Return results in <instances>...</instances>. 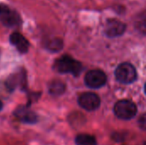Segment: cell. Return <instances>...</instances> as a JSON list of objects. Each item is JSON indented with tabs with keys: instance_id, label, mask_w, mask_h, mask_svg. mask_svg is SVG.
Returning <instances> with one entry per match:
<instances>
[{
	"instance_id": "cell-1",
	"label": "cell",
	"mask_w": 146,
	"mask_h": 145,
	"mask_svg": "<svg viewBox=\"0 0 146 145\" xmlns=\"http://www.w3.org/2000/svg\"><path fill=\"white\" fill-rule=\"evenodd\" d=\"M55 68L57 72L62 73H71L77 76L82 71V65L80 62L74 58L64 56L56 61Z\"/></svg>"
},
{
	"instance_id": "cell-2",
	"label": "cell",
	"mask_w": 146,
	"mask_h": 145,
	"mask_svg": "<svg viewBox=\"0 0 146 145\" xmlns=\"http://www.w3.org/2000/svg\"><path fill=\"white\" fill-rule=\"evenodd\" d=\"M115 74L116 79L122 84H131L137 79V71L135 68L128 62L120 64L115 69Z\"/></svg>"
},
{
	"instance_id": "cell-3",
	"label": "cell",
	"mask_w": 146,
	"mask_h": 145,
	"mask_svg": "<svg viewBox=\"0 0 146 145\" xmlns=\"http://www.w3.org/2000/svg\"><path fill=\"white\" fill-rule=\"evenodd\" d=\"M115 115L121 120H130L137 114V107L134 103L129 100H121L114 107Z\"/></svg>"
},
{
	"instance_id": "cell-4",
	"label": "cell",
	"mask_w": 146,
	"mask_h": 145,
	"mask_svg": "<svg viewBox=\"0 0 146 145\" xmlns=\"http://www.w3.org/2000/svg\"><path fill=\"white\" fill-rule=\"evenodd\" d=\"M107 82L106 74L99 69L91 70L86 73L85 76L86 85L92 89H98L104 86Z\"/></svg>"
},
{
	"instance_id": "cell-5",
	"label": "cell",
	"mask_w": 146,
	"mask_h": 145,
	"mask_svg": "<svg viewBox=\"0 0 146 145\" xmlns=\"http://www.w3.org/2000/svg\"><path fill=\"white\" fill-rule=\"evenodd\" d=\"M78 103L82 109L87 111H94L100 106V98L95 93L86 92L79 97Z\"/></svg>"
},
{
	"instance_id": "cell-6",
	"label": "cell",
	"mask_w": 146,
	"mask_h": 145,
	"mask_svg": "<svg viewBox=\"0 0 146 145\" xmlns=\"http://www.w3.org/2000/svg\"><path fill=\"white\" fill-rule=\"evenodd\" d=\"M0 21L3 24L9 27H13L20 23L19 15L9 9V7L0 4Z\"/></svg>"
},
{
	"instance_id": "cell-7",
	"label": "cell",
	"mask_w": 146,
	"mask_h": 145,
	"mask_svg": "<svg viewBox=\"0 0 146 145\" xmlns=\"http://www.w3.org/2000/svg\"><path fill=\"white\" fill-rule=\"evenodd\" d=\"M126 30V25L118 20H109L105 26V34L108 37H117L121 36Z\"/></svg>"
},
{
	"instance_id": "cell-8",
	"label": "cell",
	"mask_w": 146,
	"mask_h": 145,
	"mask_svg": "<svg viewBox=\"0 0 146 145\" xmlns=\"http://www.w3.org/2000/svg\"><path fill=\"white\" fill-rule=\"evenodd\" d=\"M9 41L11 44H13L19 52L21 53H26L28 50L29 43L26 39V38L21 35L20 32H13L9 37Z\"/></svg>"
},
{
	"instance_id": "cell-9",
	"label": "cell",
	"mask_w": 146,
	"mask_h": 145,
	"mask_svg": "<svg viewBox=\"0 0 146 145\" xmlns=\"http://www.w3.org/2000/svg\"><path fill=\"white\" fill-rule=\"evenodd\" d=\"M15 116L21 120V121H25L27 123H33L36 121V115L31 110L27 109L26 107H20L16 109L15 113Z\"/></svg>"
},
{
	"instance_id": "cell-10",
	"label": "cell",
	"mask_w": 146,
	"mask_h": 145,
	"mask_svg": "<svg viewBox=\"0 0 146 145\" xmlns=\"http://www.w3.org/2000/svg\"><path fill=\"white\" fill-rule=\"evenodd\" d=\"M76 145H97L96 138L90 134H80L75 138Z\"/></svg>"
},
{
	"instance_id": "cell-11",
	"label": "cell",
	"mask_w": 146,
	"mask_h": 145,
	"mask_svg": "<svg viewBox=\"0 0 146 145\" xmlns=\"http://www.w3.org/2000/svg\"><path fill=\"white\" fill-rule=\"evenodd\" d=\"M49 90H50V94L58 96V95H61L64 91L65 85L61 81H54L50 84Z\"/></svg>"
},
{
	"instance_id": "cell-12",
	"label": "cell",
	"mask_w": 146,
	"mask_h": 145,
	"mask_svg": "<svg viewBox=\"0 0 146 145\" xmlns=\"http://www.w3.org/2000/svg\"><path fill=\"white\" fill-rule=\"evenodd\" d=\"M136 27L141 32L146 33V15L139 16V19L136 21Z\"/></svg>"
},
{
	"instance_id": "cell-13",
	"label": "cell",
	"mask_w": 146,
	"mask_h": 145,
	"mask_svg": "<svg viewBox=\"0 0 146 145\" xmlns=\"http://www.w3.org/2000/svg\"><path fill=\"white\" fill-rule=\"evenodd\" d=\"M139 127H140L141 129L146 131V114L142 115L139 117Z\"/></svg>"
},
{
	"instance_id": "cell-14",
	"label": "cell",
	"mask_w": 146,
	"mask_h": 145,
	"mask_svg": "<svg viewBox=\"0 0 146 145\" xmlns=\"http://www.w3.org/2000/svg\"><path fill=\"white\" fill-rule=\"evenodd\" d=\"M2 109H3V103H2V102L0 101V111L2 110Z\"/></svg>"
},
{
	"instance_id": "cell-15",
	"label": "cell",
	"mask_w": 146,
	"mask_h": 145,
	"mask_svg": "<svg viewBox=\"0 0 146 145\" xmlns=\"http://www.w3.org/2000/svg\"><path fill=\"white\" fill-rule=\"evenodd\" d=\"M145 94H146V84H145Z\"/></svg>"
},
{
	"instance_id": "cell-16",
	"label": "cell",
	"mask_w": 146,
	"mask_h": 145,
	"mask_svg": "<svg viewBox=\"0 0 146 145\" xmlns=\"http://www.w3.org/2000/svg\"><path fill=\"white\" fill-rule=\"evenodd\" d=\"M144 145H146V142H145V144H144Z\"/></svg>"
}]
</instances>
